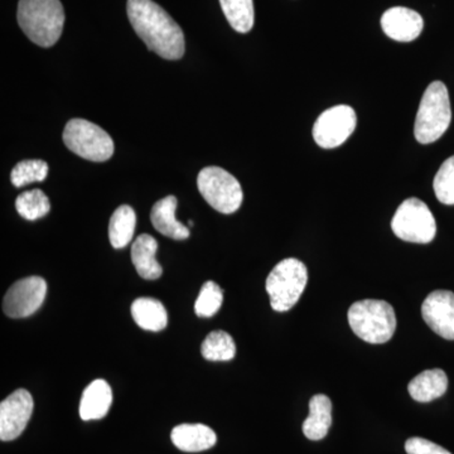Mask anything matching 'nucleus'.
I'll return each instance as SVG.
<instances>
[{
	"label": "nucleus",
	"instance_id": "5",
	"mask_svg": "<svg viewBox=\"0 0 454 454\" xmlns=\"http://www.w3.org/2000/svg\"><path fill=\"white\" fill-rule=\"evenodd\" d=\"M309 282V270L301 260L289 258L278 262L267 278L271 309L286 312L300 301Z\"/></svg>",
	"mask_w": 454,
	"mask_h": 454
},
{
	"label": "nucleus",
	"instance_id": "21",
	"mask_svg": "<svg viewBox=\"0 0 454 454\" xmlns=\"http://www.w3.org/2000/svg\"><path fill=\"white\" fill-rule=\"evenodd\" d=\"M136 211L128 205H122L114 211L109 223V239L113 247L122 249L133 240L136 232Z\"/></svg>",
	"mask_w": 454,
	"mask_h": 454
},
{
	"label": "nucleus",
	"instance_id": "16",
	"mask_svg": "<svg viewBox=\"0 0 454 454\" xmlns=\"http://www.w3.org/2000/svg\"><path fill=\"white\" fill-rule=\"evenodd\" d=\"M113 403V391L106 380H94L83 390L80 402V417L82 420L103 419L109 413Z\"/></svg>",
	"mask_w": 454,
	"mask_h": 454
},
{
	"label": "nucleus",
	"instance_id": "14",
	"mask_svg": "<svg viewBox=\"0 0 454 454\" xmlns=\"http://www.w3.org/2000/svg\"><path fill=\"white\" fill-rule=\"evenodd\" d=\"M170 439L182 452L197 453L214 447L217 435L205 424H179L170 433Z\"/></svg>",
	"mask_w": 454,
	"mask_h": 454
},
{
	"label": "nucleus",
	"instance_id": "13",
	"mask_svg": "<svg viewBox=\"0 0 454 454\" xmlns=\"http://www.w3.org/2000/svg\"><path fill=\"white\" fill-rule=\"evenodd\" d=\"M382 31L391 40L411 42L423 32V18L413 9L394 7L387 9L381 17Z\"/></svg>",
	"mask_w": 454,
	"mask_h": 454
},
{
	"label": "nucleus",
	"instance_id": "27",
	"mask_svg": "<svg viewBox=\"0 0 454 454\" xmlns=\"http://www.w3.org/2000/svg\"><path fill=\"white\" fill-rule=\"evenodd\" d=\"M433 188L439 202L454 205V155L442 164L433 182Z\"/></svg>",
	"mask_w": 454,
	"mask_h": 454
},
{
	"label": "nucleus",
	"instance_id": "19",
	"mask_svg": "<svg viewBox=\"0 0 454 454\" xmlns=\"http://www.w3.org/2000/svg\"><path fill=\"white\" fill-rule=\"evenodd\" d=\"M448 389L446 372L441 369L427 370L409 382L408 390L415 402L429 403L443 396Z\"/></svg>",
	"mask_w": 454,
	"mask_h": 454
},
{
	"label": "nucleus",
	"instance_id": "7",
	"mask_svg": "<svg viewBox=\"0 0 454 454\" xmlns=\"http://www.w3.org/2000/svg\"><path fill=\"white\" fill-rule=\"evenodd\" d=\"M197 186L206 202L221 214H234L243 203L241 184L220 167L203 168L197 177Z\"/></svg>",
	"mask_w": 454,
	"mask_h": 454
},
{
	"label": "nucleus",
	"instance_id": "22",
	"mask_svg": "<svg viewBox=\"0 0 454 454\" xmlns=\"http://www.w3.org/2000/svg\"><path fill=\"white\" fill-rule=\"evenodd\" d=\"M220 4L227 22L236 32L252 31L255 20L253 0H220Z\"/></svg>",
	"mask_w": 454,
	"mask_h": 454
},
{
	"label": "nucleus",
	"instance_id": "1",
	"mask_svg": "<svg viewBox=\"0 0 454 454\" xmlns=\"http://www.w3.org/2000/svg\"><path fill=\"white\" fill-rule=\"evenodd\" d=\"M128 17L146 47L164 59H182L184 35L181 27L153 0H128Z\"/></svg>",
	"mask_w": 454,
	"mask_h": 454
},
{
	"label": "nucleus",
	"instance_id": "3",
	"mask_svg": "<svg viewBox=\"0 0 454 454\" xmlns=\"http://www.w3.org/2000/svg\"><path fill=\"white\" fill-rule=\"evenodd\" d=\"M348 317L354 333L372 345L387 343L395 333V310L387 301H358L349 307Z\"/></svg>",
	"mask_w": 454,
	"mask_h": 454
},
{
	"label": "nucleus",
	"instance_id": "17",
	"mask_svg": "<svg viewBox=\"0 0 454 454\" xmlns=\"http://www.w3.org/2000/svg\"><path fill=\"white\" fill-rule=\"evenodd\" d=\"M158 243L153 236L143 234L137 238L131 247V260L134 267L143 279L157 280L163 273L158 260L155 259L157 254Z\"/></svg>",
	"mask_w": 454,
	"mask_h": 454
},
{
	"label": "nucleus",
	"instance_id": "2",
	"mask_svg": "<svg viewBox=\"0 0 454 454\" xmlns=\"http://www.w3.org/2000/svg\"><path fill=\"white\" fill-rule=\"evenodd\" d=\"M18 23L27 37L41 47H52L61 37L65 11L59 0H20Z\"/></svg>",
	"mask_w": 454,
	"mask_h": 454
},
{
	"label": "nucleus",
	"instance_id": "26",
	"mask_svg": "<svg viewBox=\"0 0 454 454\" xmlns=\"http://www.w3.org/2000/svg\"><path fill=\"white\" fill-rule=\"evenodd\" d=\"M223 289L215 282H206L195 303L196 315L202 318L216 315L223 306Z\"/></svg>",
	"mask_w": 454,
	"mask_h": 454
},
{
	"label": "nucleus",
	"instance_id": "10",
	"mask_svg": "<svg viewBox=\"0 0 454 454\" xmlns=\"http://www.w3.org/2000/svg\"><path fill=\"white\" fill-rule=\"evenodd\" d=\"M47 294V283L41 277L18 280L8 289L3 310L11 318H25L37 312Z\"/></svg>",
	"mask_w": 454,
	"mask_h": 454
},
{
	"label": "nucleus",
	"instance_id": "11",
	"mask_svg": "<svg viewBox=\"0 0 454 454\" xmlns=\"http://www.w3.org/2000/svg\"><path fill=\"white\" fill-rule=\"evenodd\" d=\"M33 397L29 391L20 389L12 393L0 404V439L14 441L25 432L33 413Z\"/></svg>",
	"mask_w": 454,
	"mask_h": 454
},
{
	"label": "nucleus",
	"instance_id": "6",
	"mask_svg": "<svg viewBox=\"0 0 454 454\" xmlns=\"http://www.w3.org/2000/svg\"><path fill=\"white\" fill-rule=\"evenodd\" d=\"M64 143L74 154L91 162H106L114 154L112 137L85 119H71L66 124Z\"/></svg>",
	"mask_w": 454,
	"mask_h": 454
},
{
	"label": "nucleus",
	"instance_id": "23",
	"mask_svg": "<svg viewBox=\"0 0 454 454\" xmlns=\"http://www.w3.org/2000/svg\"><path fill=\"white\" fill-rule=\"evenodd\" d=\"M202 356L208 361H231L236 355L235 340L223 331H214L206 337L201 346Z\"/></svg>",
	"mask_w": 454,
	"mask_h": 454
},
{
	"label": "nucleus",
	"instance_id": "24",
	"mask_svg": "<svg viewBox=\"0 0 454 454\" xmlns=\"http://www.w3.org/2000/svg\"><path fill=\"white\" fill-rule=\"evenodd\" d=\"M16 208L23 219L40 220L50 212V200L41 190L26 191L17 197Z\"/></svg>",
	"mask_w": 454,
	"mask_h": 454
},
{
	"label": "nucleus",
	"instance_id": "12",
	"mask_svg": "<svg viewBox=\"0 0 454 454\" xmlns=\"http://www.w3.org/2000/svg\"><path fill=\"white\" fill-rule=\"evenodd\" d=\"M422 316L430 330L446 340H454V293L435 291L423 301Z\"/></svg>",
	"mask_w": 454,
	"mask_h": 454
},
{
	"label": "nucleus",
	"instance_id": "9",
	"mask_svg": "<svg viewBox=\"0 0 454 454\" xmlns=\"http://www.w3.org/2000/svg\"><path fill=\"white\" fill-rule=\"evenodd\" d=\"M356 124V113L351 106H333L317 119L313 127V138L321 148H337L352 136Z\"/></svg>",
	"mask_w": 454,
	"mask_h": 454
},
{
	"label": "nucleus",
	"instance_id": "15",
	"mask_svg": "<svg viewBox=\"0 0 454 454\" xmlns=\"http://www.w3.org/2000/svg\"><path fill=\"white\" fill-rule=\"evenodd\" d=\"M178 201L175 196H167L154 203L151 220L154 229L173 240H186L190 238V229L176 219Z\"/></svg>",
	"mask_w": 454,
	"mask_h": 454
},
{
	"label": "nucleus",
	"instance_id": "28",
	"mask_svg": "<svg viewBox=\"0 0 454 454\" xmlns=\"http://www.w3.org/2000/svg\"><path fill=\"white\" fill-rule=\"evenodd\" d=\"M405 450L408 454H452L446 448L433 443L428 439L414 437L408 439L405 443Z\"/></svg>",
	"mask_w": 454,
	"mask_h": 454
},
{
	"label": "nucleus",
	"instance_id": "25",
	"mask_svg": "<svg viewBox=\"0 0 454 454\" xmlns=\"http://www.w3.org/2000/svg\"><path fill=\"white\" fill-rule=\"evenodd\" d=\"M49 175V166L44 160H22L14 167L11 173L12 184L16 187L27 186L35 182H43Z\"/></svg>",
	"mask_w": 454,
	"mask_h": 454
},
{
	"label": "nucleus",
	"instance_id": "8",
	"mask_svg": "<svg viewBox=\"0 0 454 454\" xmlns=\"http://www.w3.org/2000/svg\"><path fill=\"white\" fill-rule=\"evenodd\" d=\"M391 229L394 234L408 243L428 244L437 234V223L428 206L419 199L405 200L397 207Z\"/></svg>",
	"mask_w": 454,
	"mask_h": 454
},
{
	"label": "nucleus",
	"instance_id": "18",
	"mask_svg": "<svg viewBox=\"0 0 454 454\" xmlns=\"http://www.w3.org/2000/svg\"><path fill=\"white\" fill-rule=\"evenodd\" d=\"M333 424V402L318 394L310 399L309 415L303 423V433L309 441H321L327 435Z\"/></svg>",
	"mask_w": 454,
	"mask_h": 454
},
{
	"label": "nucleus",
	"instance_id": "20",
	"mask_svg": "<svg viewBox=\"0 0 454 454\" xmlns=\"http://www.w3.org/2000/svg\"><path fill=\"white\" fill-rule=\"evenodd\" d=\"M131 316L140 328L160 333L168 325V313L160 301L154 298H138L131 304Z\"/></svg>",
	"mask_w": 454,
	"mask_h": 454
},
{
	"label": "nucleus",
	"instance_id": "4",
	"mask_svg": "<svg viewBox=\"0 0 454 454\" xmlns=\"http://www.w3.org/2000/svg\"><path fill=\"white\" fill-rule=\"evenodd\" d=\"M452 121L450 94L443 82L430 83L424 92L415 119L414 136L420 145L437 142Z\"/></svg>",
	"mask_w": 454,
	"mask_h": 454
}]
</instances>
